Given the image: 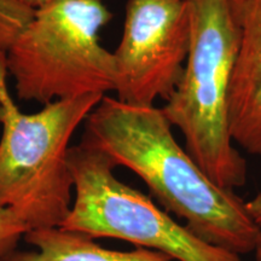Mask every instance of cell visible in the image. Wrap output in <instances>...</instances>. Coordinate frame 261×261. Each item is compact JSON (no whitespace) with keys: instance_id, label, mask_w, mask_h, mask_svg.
I'll return each mask as SVG.
<instances>
[{"instance_id":"6da1fadb","label":"cell","mask_w":261,"mask_h":261,"mask_svg":"<svg viewBox=\"0 0 261 261\" xmlns=\"http://www.w3.org/2000/svg\"><path fill=\"white\" fill-rule=\"evenodd\" d=\"M85 122L83 139L135 172L196 236L238 255L254 252L261 230L246 202L204 174L178 144L161 108L104 96Z\"/></svg>"},{"instance_id":"7a4b0ae2","label":"cell","mask_w":261,"mask_h":261,"mask_svg":"<svg viewBox=\"0 0 261 261\" xmlns=\"http://www.w3.org/2000/svg\"><path fill=\"white\" fill-rule=\"evenodd\" d=\"M191 44L182 76L161 108L185 150L218 187L246 184L247 165L233 146L228 93L241 28L231 0H188Z\"/></svg>"},{"instance_id":"3957f363","label":"cell","mask_w":261,"mask_h":261,"mask_svg":"<svg viewBox=\"0 0 261 261\" xmlns=\"http://www.w3.org/2000/svg\"><path fill=\"white\" fill-rule=\"evenodd\" d=\"M103 97L56 100L25 114L9 89L0 92V204L14 211L29 230L60 227L67 219L74 189L70 139Z\"/></svg>"},{"instance_id":"277c9868","label":"cell","mask_w":261,"mask_h":261,"mask_svg":"<svg viewBox=\"0 0 261 261\" xmlns=\"http://www.w3.org/2000/svg\"><path fill=\"white\" fill-rule=\"evenodd\" d=\"M112 17L102 0H56L35 11L6 51L18 97L46 106L115 90L113 52L99 40Z\"/></svg>"},{"instance_id":"5b68a950","label":"cell","mask_w":261,"mask_h":261,"mask_svg":"<svg viewBox=\"0 0 261 261\" xmlns=\"http://www.w3.org/2000/svg\"><path fill=\"white\" fill-rule=\"evenodd\" d=\"M68 163L75 200L61 227L126 241L175 261H242L238 254L201 240L149 196L119 180L113 160L86 140L70 146Z\"/></svg>"},{"instance_id":"8992f818","label":"cell","mask_w":261,"mask_h":261,"mask_svg":"<svg viewBox=\"0 0 261 261\" xmlns=\"http://www.w3.org/2000/svg\"><path fill=\"white\" fill-rule=\"evenodd\" d=\"M191 44L188 0H128L115 62L116 99L135 107L168 100Z\"/></svg>"},{"instance_id":"52a82bcc","label":"cell","mask_w":261,"mask_h":261,"mask_svg":"<svg viewBox=\"0 0 261 261\" xmlns=\"http://www.w3.org/2000/svg\"><path fill=\"white\" fill-rule=\"evenodd\" d=\"M237 22L241 37L228 93L230 132L233 143L261 158V0H250Z\"/></svg>"},{"instance_id":"ba28073f","label":"cell","mask_w":261,"mask_h":261,"mask_svg":"<svg viewBox=\"0 0 261 261\" xmlns=\"http://www.w3.org/2000/svg\"><path fill=\"white\" fill-rule=\"evenodd\" d=\"M31 252H15L6 261H173L166 254L138 247L120 252L100 247L94 238L64 227L29 230L24 234Z\"/></svg>"},{"instance_id":"9c48e42d","label":"cell","mask_w":261,"mask_h":261,"mask_svg":"<svg viewBox=\"0 0 261 261\" xmlns=\"http://www.w3.org/2000/svg\"><path fill=\"white\" fill-rule=\"evenodd\" d=\"M35 12L10 0H0V51L6 52Z\"/></svg>"},{"instance_id":"30bf717a","label":"cell","mask_w":261,"mask_h":261,"mask_svg":"<svg viewBox=\"0 0 261 261\" xmlns=\"http://www.w3.org/2000/svg\"><path fill=\"white\" fill-rule=\"evenodd\" d=\"M28 231L27 225L14 211L0 204V261H6L15 253L19 240Z\"/></svg>"},{"instance_id":"8fae6325","label":"cell","mask_w":261,"mask_h":261,"mask_svg":"<svg viewBox=\"0 0 261 261\" xmlns=\"http://www.w3.org/2000/svg\"><path fill=\"white\" fill-rule=\"evenodd\" d=\"M247 210L249 212V214L252 215L253 220L255 221V224L259 226L261 230V194L256 195L253 200L249 202H246Z\"/></svg>"},{"instance_id":"7c38bea8","label":"cell","mask_w":261,"mask_h":261,"mask_svg":"<svg viewBox=\"0 0 261 261\" xmlns=\"http://www.w3.org/2000/svg\"><path fill=\"white\" fill-rule=\"evenodd\" d=\"M10 2L23 6V8H27L29 10H33L35 12L38 10L45 8V6L52 4L56 0H10Z\"/></svg>"},{"instance_id":"4fadbf2b","label":"cell","mask_w":261,"mask_h":261,"mask_svg":"<svg viewBox=\"0 0 261 261\" xmlns=\"http://www.w3.org/2000/svg\"><path fill=\"white\" fill-rule=\"evenodd\" d=\"M249 2L250 0H231V5H232L234 18L237 19V17L240 16L241 12H242V10L244 9V6H246Z\"/></svg>"},{"instance_id":"5bb4252c","label":"cell","mask_w":261,"mask_h":261,"mask_svg":"<svg viewBox=\"0 0 261 261\" xmlns=\"http://www.w3.org/2000/svg\"><path fill=\"white\" fill-rule=\"evenodd\" d=\"M254 253H255V261H261V231L259 237L256 240L255 248H254Z\"/></svg>"}]
</instances>
